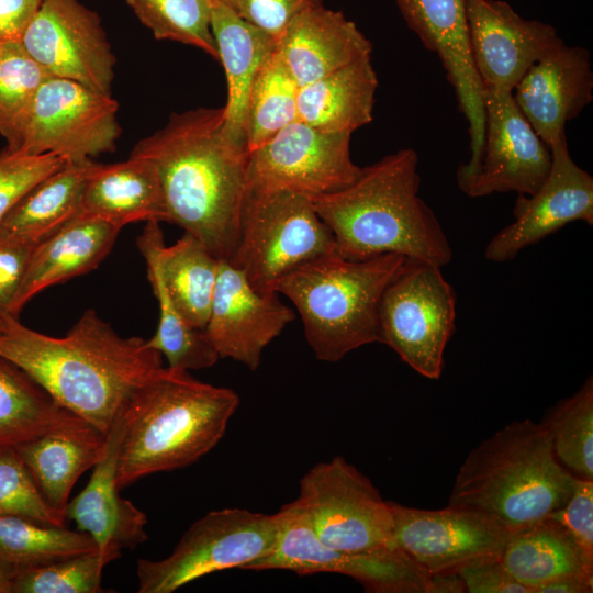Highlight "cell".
Here are the masks:
<instances>
[{"mask_svg":"<svg viewBox=\"0 0 593 593\" xmlns=\"http://www.w3.org/2000/svg\"><path fill=\"white\" fill-rule=\"evenodd\" d=\"M223 121V107L172 113L130 156L155 166L166 222L198 238L217 259L230 260L248 193L249 152L224 135Z\"/></svg>","mask_w":593,"mask_h":593,"instance_id":"1","label":"cell"},{"mask_svg":"<svg viewBox=\"0 0 593 593\" xmlns=\"http://www.w3.org/2000/svg\"><path fill=\"white\" fill-rule=\"evenodd\" d=\"M0 356L32 377L64 409L108 435L133 395L161 369V355L141 337H122L87 310L64 337L10 316Z\"/></svg>","mask_w":593,"mask_h":593,"instance_id":"2","label":"cell"},{"mask_svg":"<svg viewBox=\"0 0 593 593\" xmlns=\"http://www.w3.org/2000/svg\"><path fill=\"white\" fill-rule=\"evenodd\" d=\"M417 167V153L402 148L361 167L347 187L313 199L315 211L333 234L338 255L363 260L398 254L440 268L451 261L448 237L418 195Z\"/></svg>","mask_w":593,"mask_h":593,"instance_id":"3","label":"cell"},{"mask_svg":"<svg viewBox=\"0 0 593 593\" xmlns=\"http://www.w3.org/2000/svg\"><path fill=\"white\" fill-rule=\"evenodd\" d=\"M239 405L237 393L164 368L142 387L125 410L116 483L192 465L224 436Z\"/></svg>","mask_w":593,"mask_h":593,"instance_id":"4","label":"cell"},{"mask_svg":"<svg viewBox=\"0 0 593 593\" xmlns=\"http://www.w3.org/2000/svg\"><path fill=\"white\" fill-rule=\"evenodd\" d=\"M574 479L541 422L514 421L468 454L448 505L485 514L513 533L560 508Z\"/></svg>","mask_w":593,"mask_h":593,"instance_id":"5","label":"cell"},{"mask_svg":"<svg viewBox=\"0 0 593 593\" xmlns=\"http://www.w3.org/2000/svg\"><path fill=\"white\" fill-rule=\"evenodd\" d=\"M405 260L398 254L348 260L334 251L282 277L273 292L296 307L315 357L337 362L357 348L380 343L381 296Z\"/></svg>","mask_w":593,"mask_h":593,"instance_id":"6","label":"cell"},{"mask_svg":"<svg viewBox=\"0 0 593 593\" xmlns=\"http://www.w3.org/2000/svg\"><path fill=\"white\" fill-rule=\"evenodd\" d=\"M336 251L313 199L290 190L248 191L236 248L228 260L258 291L273 292L282 277Z\"/></svg>","mask_w":593,"mask_h":593,"instance_id":"7","label":"cell"},{"mask_svg":"<svg viewBox=\"0 0 593 593\" xmlns=\"http://www.w3.org/2000/svg\"><path fill=\"white\" fill-rule=\"evenodd\" d=\"M112 94L75 80L48 77L27 109L3 136L8 153L53 154L81 163L112 153L121 135Z\"/></svg>","mask_w":593,"mask_h":593,"instance_id":"8","label":"cell"},{"mask_svg":"<svg viewBox=\"0 0 593 593\" xmlns=\"http://www.w3.org/2000/svg\"><path fill=\"white\" fill-rule=\"evenodd\" d=\"M277 514L246 508L214 510L195 521L169 556L138 559V593H171L204 575L244 568L273 547Z\"/></svg>","mask_w":593,"mask_h":593,"instance_id":"9","label":"cell"},{"mask_svg":"<svg viewBox=\"0 0 593 593\" xmlns=\"http://www.w3.org/2000/svg\"><path fill=\"white\" fill-rule=\"evenodd\" d=\"M455 320L456 293L440 267L406 258L381 296L380 343L418 374L437 380Z\"/></svg>","mask_w":593,"mask_h":593,"instance_id":"10","label":"cell"},{"mask_svg":"<svg viewBox=\"0 0 593 593\" xmlns=\"http://www.w3.org/2000/svg\"><path fill=\"white\" fill-rule=\"evenodd\" d=\"M278 535L271 550L244 570H288L296 574L338 573L370 593H429V573L395 546L346 551L324 545L296 500L277 513Z\"/></svg>","mask_w":593,"mask_h":593,"instance_id":"11","label":"cell"},{"mask_svg":"<svg viewBox=\"0 0 593 593\" xmlns=\"http://www.w3.org/2000/svg\"><path fill=\"white\" fill-rule=\"evenodd\" d=\"M296 501L317 538L331 548L368 551L394 546L389 501L342 456L313 466L300 480Z\"/></svg>","mask_w":593,"mask_h":593,"instance_id":"12","label":"cell"},{"mask_svg":"<svg viewBox=\"0 0 593 593\" xmlns=\"http://www.w3.org/2000/svg\"><path fill=\"white\" fill-rule=\"evenodd\" d=\"M350 133L325 132L302 121L249 152L248 191L290 190L312 199L356 180Z\"/></svg>","mask_w":593,"mask_h":593,"instance_id":"13","label":"cell"},{"mask_svg":"<svg viewBox=\"0 0 593 593\" xmlns=\"http://www.w3.org/2000/svg\"><path fill=\"white\" fill-rule=\"evenodd\" d=\"M20 42L51 77L111 94L115 56L100 16L80 0H43Z\"/></svg>","mask_w":593,"mask_h":593,"instance_id":"14","label":"cell"},{"mask_svg":"<svg viewBox=\"0 0 593 593\" xmlns=\"http://www.w3.org/2000/svg\"><path fill=\"white\" fill-rule=\"evenodd\" d=\"M393 545L426 572L457 571L483 560L501 558L511 535L490 516L447 505L424 510L389 501Z\"/></svg>","mask_w":593,"mask_h":593,"instance_id":"15","label":"cell"},{"mask_svg":"<svg viewBox=\"0 0 593 593\" xmlns=\"http://www.w3.org/2000/svg\"><path fill=\"white\" fill-rule=\"evenodd\" d=\"M485 131L479 166L457 182L470 198L534 194L547 179L551 152L517 107L513 92L484 91Z\"/></svg>","mask_w":593,"mask_h":593,"instance_id":"16","label":"cell"},{"mask_svg":"<svg viewBox=\"0 0 593 593\" xmlns=\"http://www.w3.org/2000/svg\"><path fill=\"white\" fill-rule=\"evenodd\" d=\"M393 1L424 47L439 57L468 122L471 154L456 174L457 180L467 179L479 166L485 131L484 89L470 53L467 0Z\"/></svg>","mask_w":593,"mask_h":593,"instance_id":"17","label":"cell"},{"mask_svg":"<svg viewBox=\"0 0 593 593\" xmlns=\"http://www.w3.org/2000/svg\"><path fill=\"white\" fill-rule=\"evenodd\" d=\"M551 167L542 186L530 195L518 194L514 221L488 243L484 257L511 261L526 247L575 221L593 225V178L572 159L567 139L550 148Z\"/></svg>","mask_w":593,"mask_h":593,"instance_id":"18","label":"cell"},{"mask_svg":"<svg viewBox=\"0 0 593 593\" xmlns=\"http://www.w3.org/2000/svg\"><path fill=\"white\" fill-rule=\"evenodd\" d=\"M469 45L484 91L513 92L529 67L563 40L504 0H467Z\"/></svg>","mask_w":593,"mask_h":593,"instance_id":"19","label":"cell"},{"mask_svg":"<svg viewBox=\"0 0 593 593\" xmlns=\"http://www.w3.org/2000/svg\"><path fill=\"white\" fill-rule=\"evenodd\" d=\"M276 292L253 288L228 260H220L208 323L203 333L220 358L256 370L265 348L294 320Z\"/></svg>","mask_w":593,"mask_h":593,"instance_id":"20","label":"cell"},{"mask_svg":"<svg viewBox=\"0 0 593 593\" xmlns=\"http://www.w3.org/2000/svg\"><path fill=\"white\" fill-rule=\"evenodd\" d=\"M513 97L550 149L566 138L567 122L593 100L589 49L564 42L555 46L529 67L514 88Z\"/></svg>","mask_w":593,"mask_h":593,"instance_id":"21","label":"cell"},{"mask_svg":"<svg viewBox=\"0 0 593 593\" xmlns=\"http://www.w3.org/2000/svg\"><path fill=\"white\" fill-rule=\"evenodd\" d=\"M124 434L123 412L108 433V448L93 467L82 491L68 502L67 521L91 537L105 564L118 559L123 549H133L147 540L146 514L120 495L116 472Z\"/></svg>","mask_w":593,"mask_h":593,"instance_id":"22","label":"cell"},{"mask_svg":"<svg viewBox=\"0 0 593 593\" xmlns=\"http://www.w3.org/2000/svg\"><path fill=\"white\" fill-rule=\"evenodd\" d=\"M278 49L301 87L370 56L371 42L342 11L311 7L286 27Z\"/></svg>","mask_w":593,"mask_h":593,"instance_id":"23","label":"cell"},{"mask_svg":"<svg viewBox=\"0 0 593 593\" xmlns=\"http://www.w3.org/2000/svg\"><path fill=\"white\" fill-rule=\"evenodd\" d=\"M121 227L101 219L78 214L40 242L9 313L18 317L37 293L97 268L110 253Z\"/></svg>","mask_w":593,"mask_h":593,"instance_id":"24","label":"cell"},{"mask_svg":"<svg viewBox=\"0 0 593 593\" xmlns=\"http://www.w3.org/2000/svg\"><path fill=\"white\" fill-rule=\"evenodd\" d=\"M211 2V30L226 77L223 133L247 148V105L254 79L277 41L221 2Z\"/></svg>","mask_w":593,"mask_h":593,"instance_id":"25","label":"cell"},{"mask_svg":"<svg viewBox=\"0 0 593 593\" xmlns=\"http://www.w3.org/2000/svg\"><path fill=\"white\" fill-rule=\"evenodd\" d=\"M108 435L85 421L15 446L45 501L66 514L79 477L105 455Z\"/></svg>","mask_w":593,"mask_h":593,"instance_id":"26","label":"cell"},{"mask_svg":"<svg viewBox=\"0 0 593 593\" xmlns=\"http://www.w3.org/2000/svg\"><path fill=\"white\" fill-rule=\"evenodd\" d=\"M119 227L133 222H166V208L155 166L142 157L96 164L89 174L80 213Z\"/></svg>","mask_w":593,"mask_h":593,"instance_id":"27","label":"cell"},{"mask_svg":"<svg viewBox=\"0 0 593 593\" xmlns=\"http://www.w3.org/2000/svg\"><path fill=\"white\" fill-rule=\"evenodd\" d=\"M378 86L371 57L356 60L299 88V121L325 132L353 134L372 121Z\"/></svg>","mask_w":593,"mask_h":593,"instance_id":"28","label":"cell"},{"mask_svg":"<svg viewBox=\"0 0 593 593\" xmlns=\"http://www.w3.org/2000/svg\"><path fill=\"white\" fill-rule=\"evenodd\" d=\"M153 246L165 289L180 316L203 331L210 315L219 264L194 236L184 233L166 246L159 222L150 221Z\"/></svg>","mask_w":593,"mask_h":593,"instance_id":"29","label":"cell"},{"mask_svg":"<svg viewBox=\"0 0 593 593\" xmlns=\"http://www.w3.org/2000/svg\"><path fill=\"white\" fill-rule=\"evenodd\" d=\"M97 163H67L35 184L0 223V237L40 243L80 213L86 180Z\"/></svg>","mask_w":593,"mask_h":593,"instance_id":"30","label":"cell"},{"mask_svg":"<svg viewBox=\"0 0 593 593\" xmlns=\"http://www.w3.org/2000/svg\"><path fill=\"white\" fill-rule=\"evenodd\" d=\"M501 560L532 593L558 578L593 577V566L584 559L564 528L549 515L511 533Z\"/></svg>","mask_w":593,"mask_h":593,"instance_id":"31","label":"cell"},{"mask_svg":"<svg viewBox=\"0 0 593 593\" xmlns=\"http://www.w3.org/2000/svg\"><path fill=\"white\" fill-rule=\"evenodd\" d=\"M82 421L60 406L23 369L0 356V447H15Z\"/></svg>","mask_w":593,"mask_h":593,"instance_id":"32","label":"cell"},{"mask_svg":"<svg viewBox=\"0 0 593 593\" xmlns=\"http://www.w3.org/2000/svg\"><path fill=\"white\" fill-rule=\"evenodd\" d=\"M137 246L146 261L148 280L159 306L158 326L146 339L147 346L165 356L172 369L190 371L214 366L220 359L217 353L203 331L190 326L180 316L165 289L154 251L150 222H146Z\"/></svg>","mask_w":593,"mask_h":593,"instance_id":"33","label":"cell"},{"mask_svg":"<svg viewBox=\"0 0 593 593\" xmlns=\"http://www.w3.org/2000/svg\"><path fill=\"white\" fill-rule=\"evenodd\" d=\"M299 88L277 46L261 64L249 92L248 152L262 145L282 128L299 120Z\"/></svg>","mask_w":593,"mask_h":593,"instance_id":"34","label":"cell"},{"mask_svg":"<svg viewBox=\"0 0 593 593\" xmlns=\"http://www.w3.org/2000/svg\"><path fill=\"white\" fill-rule=\"evenodd\" d=\"M555 456L573 477L593 481V378L551 406L540 421Z\"/></svg>","mask_w":593,"mask_h":593,"instance_id":"35","label":"cell"},{"mask_svg":"<svg viewBox=\"0 0 593 593\" xmlns=\"http://www.w3.org/2000/svg\"><path fill=\"white\" fill-rule=\"evenodd\" d=\"M90 551H97L96 544L82 532L0 515V559L20 568Z\"/></svg>","mask_w":593,"mask_h":593,"instance_id":"36","label":"cell"},{"mask_svg":"<svg viewBox=\"0 0 593 593\" xmlns=\"http://www.w3.org/2000/svg\"><path fill=\"white\" fill-rule=\"evenodd\" d=\"M156 40L194 46L217 59L210 0H125Z\"/></svg>","mask_w":593,"mask_h":593,"instance_id":"37","label":"cell"},{"mask_svg":"<svg viewBox=\"0 0 593 593\" xmlns=\"http://www.w3.org/2000/svg\"><path fill=\"white\" fill-rule=\"evenodd\" d=\"M107 564L97 551L24 567L16 573L12 593H100Z\"/></svg>","mask_w":593,"mask_h":593,"instance_id":"38","label":"cell"},{"mask_svg":"<svg viewBox=\"0 0 593 593\" xmlns=\"http://www.w3.org/2000/svg\"><path fill=\"white\" fill-rule=\"evenodd\" d=\"M51 77L20 41H0V133L4 136Z\"/></svg>","mask_w":593,"mask_h":593,"instance_id":"39","label":"cell"},{"mask_svg":"<svg viewBox=\"0 0 593 593\" xmlns=\"http://www.w3.org/2000/svg\"><path fill=\"white\" fill-rule=\"evenodd\" d=\"M0 515L64 527L66 514L43 497L15 447H0Z\"/></svg>","mask_w":593,"mask_h":593,"instance_id":"40","label":"cell"},{"mask_svg":"<svg viewBox=\"0 0 593 593\" xmlns=\"http://www.w3.org/2000/svg\"><path fill=\"white\" fill-rule=\"evenodd\" d=\"M67 161L53 154H0V223L11 209L40 181Z\"/></svg>","mask_w":593,"mask_h":593,"instance_id":"41","label":"cell"},{"mask_svg":"<svg viewBox=\"0 0 593 593\" xmlns=\"http://www.w3.org/2000/svg\"><path fill=\"white\" fill-rule=\"evenodd\" d=\"M549 516L564 528L593 566V481L575 478L569 499Z\"/></svg>","mask_w":593,"mask_h":593,"instance_id":"42","label":"cell"},{"mask_svg":"<svg viewBox=\"0 0 593 593\" xmlns=\"http://www.w3.org/2000/svg\"><path fill=\"white\" fill-rule=\"evenodd\" d=\"M320 4H324V0H227L226 3L240 18L277 42L294 16Z\"/></svg>","mask_w":593,"mask_h":593,"instance_id":"43","label":"cell"},{"mask_svg":"<svg viewBox=\"0 0 593 593\" xmlns=\"http://www.w3.org/2000/svg\"><path fill=\"white\" fill-rule=\"evenodd\" d=\"M37 244L13 237H0L1 311L9 313Z\"/></svg>","mask_w":593,"mask_h":593,"instance_id":"44","label":"cell"},{"mask_svg":"<svg viewBox=\"0 0 593 593\" xmlns=\"http://www.w3.org/2000/svg\"><path fill=\"white\" fill-rule=\"evenodd\" d=\"M467 593H532L506 569L501 558L483 560L458 570Z\"/></svg>","mask_w":593,"mask_h":593,"instance_id":"45","label":"cell"},{"mask_svg":"<svg viewBox=\"0 0 593 593\" xmlns=\"http://www.w3.org/2000/svg\"><path fill=\"white\" fill-rule=\"evenodd\" d=\"M43 0H0V41H20Z\"/></svg>","mask_w":593,"mask_h":593,"instance_id":"46","label":"cell"},{"mask_svg":"<svg viewBox=\"0 0 593 593\" xmlns=\"http://www.w3.org/2000/svg\"><path fill=\"white\" fill-rule=\"evenodd\" d=\"M592 591L593 577L569 575L540 585L535 593H591Z\"/></svg>","mask_w":593,"mask_h":593,"instance_id":"47","label":"cell"},{"mask_svg":"<svg viewBox=\"0 0 593 593\" xmlns=\"http://www.w3.org/2000/svg\"><path fill=\"white\" fill-rule=\"evenodd\" d=\"M466 584L457 571L429 574V593H466Z\"/></svg>","mask_w":593,"mask_h":593,"instance_id":"48","label":"cell"},{"mask_svg":"<svg viewBox=\"0 0 593 593\" xmlns=\"http://www.w3.org/2000/svg\"><path fill=\"white\" fill-rule=\"evenodd\" d=\"M21 568L0 559V593H12V585Z\"/></svg>","mask_w":593,"mask_h":593,"instance_id":"49","label":"cell"},{"mask_svg":"<svg viewBox=\"0 0 593 593\" xmlns=\"http://www.w3.org/2000/svg\"><path fill=\"white\" fill-rule=\"evenodd\" d=\"M10 316L12 315L0 310V332L5 327Z\"/></svg>","mask_w":593,"mask_h":593,"instance_id":"50","label":"cell"},{"mask_svg":"<svg viewBox=\"0 0 593 593\" xmlns=\"http://www.w3.org/2000/svg\"><path fill=\"white\" fill-rule=\"evenodd\" d=\"M210 1H214V2H221V3H224V4H226V3H227V0H210Z\"/></svg>","mask_w":593,"mask_h":593,"instance_id":"51","label":"cell"}]
</instances>
